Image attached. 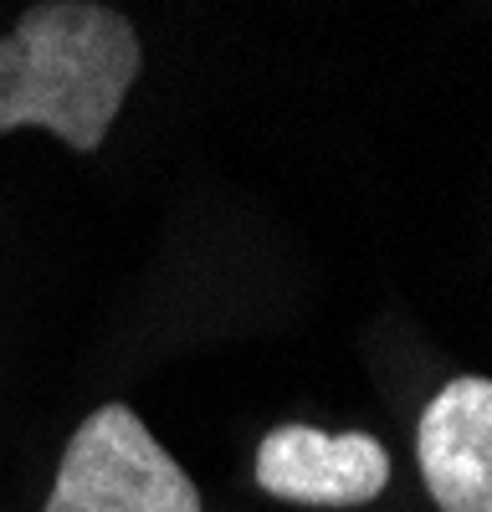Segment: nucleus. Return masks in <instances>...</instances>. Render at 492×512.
<instances>
[{
	"label": "nucleus",
	"mask_w": 492,
	"mask_h": 512,
	"mask_svg": "<svg viewBox=\"0 0 492 512\" xmlns=\"http://www.w3.org/2000/svg\"><path fill=\"white\" fill-rule=\"evenodd\" d=\"M139 67V36L113 6H31L11 36H0V134L41 123L77 154H93L108 139V123L118 118Z\"/></svg>",
	"instance_id": "f257e3e1"
},
{
	"label": "nucleus",
	"mask_w": 492,
	"mask_h": 512,
	"mask_svg": "<svg viewBox=\"0 0 492 512\" xmlns=\"http://www.w3.org/2000/svg\"><path fill=\"white\" fill-rule=\"evenodd\" d=\"M41 512H200V492L129 405H103L72 431Z\"/></svg>",
	"instance_id": "f03ea898"
},
{
	"label": "nucleus",
	"mask_w": 492,
	"mask_h": 512,
	"mask_svg": "<svg viewBox=\"0 0 492 512\" xmlns=\"http://www.w3.org/2000/svg\"><path fill=\"white\" fill-rule=\"evenodd\" d=\"M257 487L303 507H364L390 487V451L364 431L277 425L257 446Z\"/></svg>",
	"instance_id": "7ed1b4c3"
},
{
	"label": "nucleus",
	"mask_w": 492,
	"mask_h": 512,
	"mask_svg": "<svg viewBox=\"0 0 492 512\" xmlns=\"http://www.w3.org/2000/svg\"><path fill=\"white\" fill-rule=\"evenodd\" d=\"M416 461L441 512H492V379L441 384L416 425Z\"/></svg>",
	"instance_id": "20e7f679"
}]
</instances>
